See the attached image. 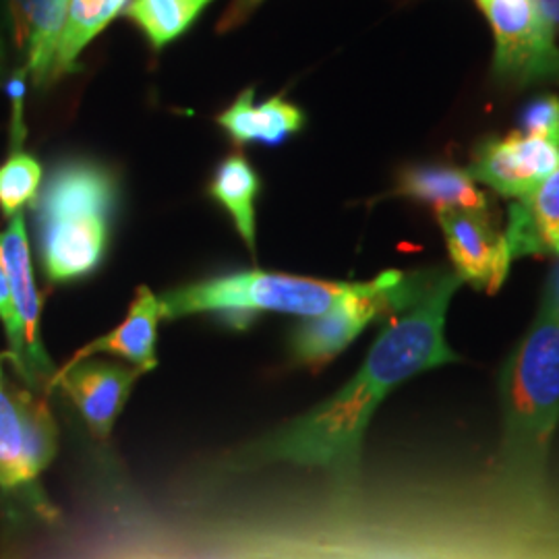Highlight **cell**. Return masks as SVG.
Instances as JSON below:
<instances>
[{"label": "cell", "instance_id": "1", "mask_svg": "<svg viewBox=\"0 0 559 559\" xmlns=\"http://www.w3.org/2000/svg\"><path fill=\"white\" fill-rule=\"evenodd\" d=\"M460 286L456 272L440 270L419 299L390 318L359 371L334 396L261 438L242 459L323 468L340 479L355 477L367 425L385 396L419 373L459 362L445 340V318Z\"/></svg>", "mask_w": 559, "mask_h": 559}, {"label": "cell", "instance_id": "2", "mask_svg": "<svg viewBox=\"0 0 559 559\" xmlns=\"http://www.w3.org/2000/svg\"><path fill=\"white\" fill-rule=\"evenodd\" d=\"M500 468L519 493H537L559 425V302L543 295L539 313L500 371Z\"/></svg>", "mask_w": 559, "mask_h": 559}, {"label": "cell", "instance_id": "3", "mask_svg": "<svg viewBox=\"0 0 559 559\" xmlns=\"http://www.w3.org/2000/svg\"><path fill=\"white\" fill-rule=\"evenodd\" d=\"M117 203L119 180L104 164L64 162L52 173L36 200L41 265L50 282H78L100 267Z\"/></svg>", "mask_w": 559, "mask_h": 559}, {"label": "cell", "instance_id": "4", "mask_svg": "<svg viewBox=\"0 0 559 559\" xmlns=\"http://www.w3.org/2000/svg\"><path fill=\"white\" fill-rule=\"evenodd\" d=\"M360 282L305 278L272 272H235L187 284L160 295L162 318L180 320L201 313H221L240 328L263 311L320 318L359 290Z\"/></svg>", "mask_w": 559, "mask_h": 559}, {"label": "cell", "instance_id": "5", "mask_svg": "<svg viewBox=\"0 0 559 559\" xmlns=\"http://www.w3.org/2000/svg\"><path fill=\"white\" fill-rule=\"evenodd\" d=\"M431 272H385L378 278L360 282L359 290L342 300L338 307L299 323L290 336V355L300 367L320 369L359 336L380 316H396L438 278Z\"/></svg>", "mask_w": 559, "mask_h": 559}, {"label": "cell", "instance_id": "6", "mask_svg": "<svg viewBox=\"0 0 559 559\" xmlns=\"http://www.w3.org/2000/svg\"><path fill=\"white\" fill-rule=\"evenodd\" d=\"M57 423L29 388L7 383L0 365V489L34 485L57 456Z\"/></svg>", "mask_w": 559, "mask_h": 559}, {"label": "cell", "instance_id": "7", "mask_svg": "<svg viewBox=\"0 0 559 559\" xmlns=\"http://www.w3.org/2000/svg\"><path fill=\"white\" fill-rule=\"evenodd\" d=\"M496 36V78L510 85L559 81V48L535 0H477Z\"/></svg>", "mask_w": 559, "mask_h": 559}, {"label": "cell", "instance_id": "8", "mask_svg": "<svg viewBox=\"0 0 559 559\" xmlns=\"http://www.w3.org/2000/svg\"><path fill=\"white\" fill-rule=\"evenodd\" d=\"M450 260L462 284L498 293L510 274L512 253L506 235L487 210H436Z\"/></svg>", "mask_w": 559, "mask_h": 559}, {"label": "cell", "instance_id": "9", "mask_svg": "<svg viewBox=\"0 0 559 559\" xmlns=\"http://www.w3.org/2000/svg\"><path fill=\"white\" fill-rule=\"evenodd\" d=\"M558 168V143L514 131L479 143L466 173L501 198L516 201L533 193Z\"/></svg>", "mask_w": 559, "mask_h": 559}, {"label": "cell", "instance_id": "10", "mask_svg": "<svg viewBox=\"0 0 559 559\" xmlns=\"http://www.w3.org/2000/svg\"><path fill=\"white\" fill-rule=\"evenodd\" d=\"M140 376L138 369L117 362L96 359L69 360L55 373L52 385L60 388L78 406L90 431L96 438L106 440L110 438L112 427Z\"/></svg>", "mask_w": 559, "mask_h": 559}, {"label": "cell", "instance_id": "11", "mask_svg": "<svg viewBox=\"0 0 559 559\" xmlns=\"http://www.w3.org/2000/svg\"><path fill=\"white\" fill-rule=\"evenodd\" d=\"M0 258L4 263L13 300H15L17 313H20L34 392H40L41 388L52 385L57 369H55L52 360L48 359L44 344H41V300L38 288H36V280H34L29 239H27L23 214L11 218L7 230L0 235Z\"/></svg>", "mask_w": 559, "mask_h": 559}, {"label": "cell", "instance_id": "12", "mask_svg": "<svg viewBox=\"0 0 559 559\" xmlns=\"http://www.w3.org/2000/svg\"><path fill=\"white\" fill-rule=\"evenodd\" d=\"M67 9L69 0H2L7 48L11 44L38 87L52 81Z\"/></svg>", "mask_w": 559, "mask_h": 559}, {"label": "cell", "instance_id": "13", "mask_svg": "<svg viewBox=\"0 0 559 559\" xmlns=\"http://www.w3.org/2000/svg\"><path fill=\"white\" fill-rule=\"evenodd\" d=\"M160 320V299L147 286H140L119 328L100 338L92 340L71 360L92 359L94 355H115L133 362V369L140 373H147L158 367L156 340Z\"/></svg>", "mask_w": 559, "mask_h": 559}, {"label": "cell", "instance_id": "14", "mask_svg": "<svg viewBox=\"0 0 559 559\" xmlns=\"http://www.w3.org/2000/svg\"><path fill=\"white\" fill-rule=\"evenodd\" d=\"M512 260L554 253L559 247V168L526 198L510 205L503 233Z\"/></svg>", "mask_w": 559, "mask_h": 559}, {"label": "cell", "instance_id": "15", "mask_svg": "<svg viewBox=\"0 0 559 559\" xmlns=\"http://www.w3.org/2000/svg\"><path fill=\"white\" fill-rule=\"evenodd\" d=\"M253 96L255 90L247 87L230 108L218 115V124L239 145H280L305 127V112L299 106L278 96L255 106Z\"/></svg>", "mask_w": 559, "mask_h": 559}, {"label": "cell", "instance_id": "16", "mask_svg": "<svg viewBox=\"0 0 559 559\" xmlns=\"http://www.w3.org/2000/svg\"><path fill=\"white\" fill-rule=\"evenodd\" d=\"M396 195L431 203L436 210H489L485 193L471 175L456 166L419 164L404 168L396 180Z\"/></svg>", "mask_w": 559, "mask_h": 559}, {"label": "cell", "instance_id": "17", "mask_svg": "<svg viewBox=\"0 0 559 559\" xmlns=\"http://www.w3.org/2000/svg\"><path fill=\"white\" fill-rule=\"evenodd\" d=\"M261 179L240 154H233L222 160L207 185V195L226 210V214L235 222V228L245 240L247 249L255 255V201L260 198Z\"/></svg>", "mask_w": 559, "mask_h": 559}, {"label": "cell", "instance_id": "18", "mask_svg": "<svg viewBox=\"0 0 559 559\" xmlns=\"http://www.w3.org/2000/svg\"><path fill=\"white\" fill-rule=\"evenodd\" d=\"M124 4L127 0H69L52 67V81L75 69L83 48L119 15Z\"/></svg>", "mask_w": 559, "mask_h": 559}, {"label": "cell", "instance_id": "19", "mask_svg": "<svg viewBox=\"0 0 559 559\" xmlns=\"http://www.w3.org/2000/svg\"><path fill=\"white\" fill-rule=\"evenodd\" d=\"M214 0H129L124 17L133 21L154 50L166 48L200 20Z\"/></svg>", "mask_w": 559, "mask_h": 559}, {"label": "cell", "instance_id": "20", "mask_svg": "<svg viewBox=\"0 0 559 559\" xmlns=\"http://www.w3.org/2000/svg\"><path fill=\"white\" fill-rule=\"evenodd\" d=\"M40 185V162L23 150H13L0 164V212L4 218H15L25 205L38 200Z\"/></svg>", "mask_w": 559, "mask_h": 559}, {"label": "cell", "instance_id": "21", "mask_svg": "<svg viewBox=\"0 0 559 559\" xmlns=\"http://www.w3.org/2000/svg\"><path fill=\"white\" fill-rule=\"evenodd\" d=\"M0 323L7 332V340H9V353L4 357H9L11 365L20 373L21 380L25 381L27 388L34 392L32 373H29V365H27L25 336H23L20 313H17V307H15V300H13L11 284H9V276H7L2 258H0Z\"/></svg>", "mask_w": 559, "mask_h": 559}, {"label": "cell", "instance_id": "22", "mask_svg": "<svg viewBox=\"0 0 559 559\" xmlns=\"http://www.w3.org/2000/svg\"><path fill=\"white\" fill-rule=\"evenodd\" d=\"M520 127L524 135L543 138L559 145V98L558 96H540L528 102L522 110Z\"/></svg>", "mask_w": 559, "mask_h": 559}, {"label": "cell", "instance_id": "23", "mask_svg": "<svg viewBox=\"0 0 559 559\" xmlns=\"http://www.w3.org/2000/svg\"><path fill=\"white\" fill-rule=\"evenodd\" d=\"M539 7L540 17L547 23V27L558 34L559 32V0H535Z\"/></svg>", "mask_w": 559, "mask_h": 559}, {"label": "cell", "instance_id": "24", "mask_svg": "<svg viewBox=\"0 0 559 559\" xmlns=\"http://www.w3.org/2000/svg\"><path fill=\"white\" fill-rule=\"evenodd\" d=\"M545 293H547V295H551V297L559 302V263L556 265V270H554L551 278H549V284H547Z\"/></svg>", "mask_w": 559, "mask_h": 559}, {"label": "cell", "instance_id": "25", "mask_svg": "<svg viewBox=\"0 0 559 559\" xmlns=\"http://www.w3.org/2000/svg\"><path fill=\"white\" fill-rule=\"evenodd\" d=\"M7 59V40H4V21H2V0H0V73Z\"/></svg>", "mask_w": 559, "mask_h": 559}]
</instances>
